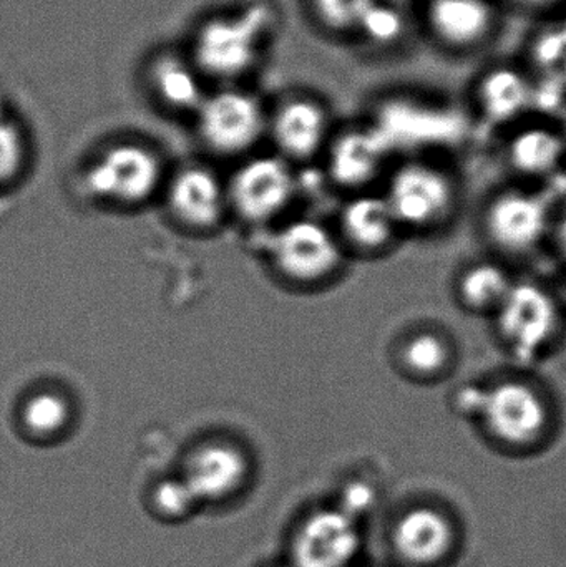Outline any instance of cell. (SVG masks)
<instances>
[{
	"label": "cell",
	"mask_w": 566,
	"mask_h": 567,
	"mask_svg": "<svg viewBox=\"0 0 566 567\" xmlns=\"http://www.w3.org/2000/svg\"><path fill=\"white\" fill-rule=\"evenodd\" d=\"M268 130L289 158L308 159L328 148L331 116L325 103L309 95L289 96L268 116Z\"/></svg>",
	"instance_id": "16"
},
{
	"label": "cell",
	"mask_w": 566,
	"mask_h": 567,
	"mask_svg": "<svg viewBox=\"0 0 566 567\" xmlns=\"http://www.w3.org/2000/svg\"><path fill=\"white\" fill-rule=\"evenodd\" d=\"M338 235L346 251L366 258L389 255L405 238L381 189L351 195L339 213Z\"/></svg>",
	"instance_id": "11"
},
{
	"label": "cell",
	"mask_w": 566,
	"mask_h": 567,
	"mask_svg": "<svg viewBox=\"0 0 566 567\" xmlns=\"http://www.w3.org/2000/svg\"><path fill=\"white\" fill-rule=\"evenodd\" d=\"M295 176L282 159H251L235 175L228 199L249 221H266L281 213L295 195Z\"/></svg>",
	"instance_id": "13"
},
{
	"label": "cell",
	"mask_w": 566,
	"mask_h": 567,
	"mask_svg": "<svg viewBox=\"0 0 566 567\" xmlns=\"http://www.w3.org/2000/svg\"><path fill=\"white\" fill-rule=\"evenodd\" d=\"M517 279L502 259H481L465 266L454 282V296L462 310L472 316L497 312Z\"/></svg>",
	"instance_id": "22"
},
{
	"label": "cell",
	"mask_w": 566,
	"mask_h": 567,
	"mask_svg": "<svg viewBox=\"0 0 566 567\" xmlns=\"http://www.w3.org/2000/svg\"><path fill=\"white\" fill-rule=\"evenodd\" d=\"M361 549L358 519L341 508L316 509L292 535L289 567H351Z\"/></svg>",
	"instance_id": "9"
},
{
	"label": "cell",
	"mask_w": 566,
	"mask_h": 567,
	"mask_svg": "<svg viewBox=\"0 0 566 567\" xmlns=\"http://www.w3.org/2000/svg\"><path fill=\"white\" fill-rule=\"evenodd\" d=\"M375 0H309L316 22L335 35H358Z\"/></svg>",
	"instance_id": "24"
},
{
	"label": "cell",
	"mask_w": 566,
	"mask_h": 567,
	"mask_svg": "<svg viewBox=\"0 0 566 567\" xmlns=\"http://www.w3.org/2000/svg\"><path fill=\"white\" fill-rule=\"evenodd\" d=\"M326 156L332 182L351 195L381 189L392 166L389 140L375 126H356L332 136Z\"/></svg>",
	"instance_id": "10"
},
{
	"label": "cell",
	"mask_w": 566,
	"mask_h": 567,
	"mask_svg": "<svg viewBox=\"0 0 566 567\" xmlns=\"http://www.w3.org/2000/svg\"><path fill=\"white\" fill-rule=\"evenodd\" d=\"M462 410L488 440L508 452L541 449L554 432L550 395L528 377L507 375L462 393Z\"/></svg>",
	"instance_id": "1"
},
{
	"label": "cell",
	"mask_w": 566,
	"mask_h": 567,
	"mask_svg": "<svg viewBox=\"0 0 566 567\" xmlns=\"http://www.w3.org/2000/svg\"><path fill=\"white\" fill-rule=\"evenodd\" d=\"M228 195L222 183L208 169L193 166L183 169L173 179L169 188V205L173 213L186 225L195 228H212L222 221Z\"/></svg>",
	"instance_id": "20"
},
{
	"label": "cell",
	"mask_w": 566,
	"mask_h": 567,
	"mask_svg": "<svg viewBox=\"0 0 566 567\" xmlns=\"http://www.w3.org/2000/svg\"><path fill=\"white\" fill-rule=\"evenodd\" d=\"M145 82L153 99L169 112L193 113L206 99V79L188 53L156 52L146 63Z\"/></svg>",
	"instance_id": "18"
},
{
	"label": "cell",
	"mask_w": 566,
	"mask_h": 567,
	"mask_svg": "<svg viewBox=\"0 0 566 567\" xmlns=\"http://www.w3.org/2000/svg\"><path fill=\"white\" fill-rule=\"evenodd\" d=\"M512 6L518 9L531 10V12H548L564 6L566 0H508Z\"/></svg>",
	"instance_id": "30"
},
{
	"label": "cell",
	"mask_w": 566,
	"mask_h": 567,
	"mask_svg": "<svg viewBox=\"0 0 566 567\" xmlns=\"http://www.w3.org/2000/svg\"><path fill=\"white\" fill-rule=\"evenodd\" d=\"M27 158V140L12 110L0 99V186L13 182Z\"/></svg>",
	"instance_id": "26"
},
{
	"label": "cell",
	"mask_w": 566,
	"mask_h": 567,
	"mask_svg": "<svg viewBox=\"0 0 566 567\" xmlns=\"http://www.w3.org/2000/svg\"><path fill=\"white\" fill-rule=\"evenodd\" d=\"M558 126H560L562 133H564L565 138H566V109H565V113H564V123H562V125H558Z\"/></svg>",
	"instance_id": "33"
},
{
	"label": "cell",
	"mask_w": 566,
	"mask_h": 567,
	"mask_svg": "<svg viewBox=\"0 0 566 567\" xmlns=\"http://www.w3.org/2000/svg\"><path fill=\"white\" fill-rule=\"evenodd\" d=\"M557 208L534 186L517 185L488 196L481 231L502 261L527 259L552 245Z\"/></svg>",
	"instance_id": "5"
},
{
	"label": "cell",
	"mask_w": 566,
	"mask_h": 567,
	"mask_svg": "<svg viewBox=\"0 0 566 567\" xmlns=\"http://www.w3.org/2000/svg\"><path fill=\"white\" fill-rule=\"evenodd\" d=\"M405 32H408V22L402 13V6L391 0H375L374 6L362 20L358 35L369 45L385 49L401 42Z\"/></svg>",
	"instance_id": "23"
},
{
	"label": "cell",
	"mask_w": 566,
	"mask_h": 567,
	"mask_svg": "<svg viewBox=\"0 0 566 567\" xmlns=\"http://www.w3.org/2000/svg\"><path fill=\"white\" fill-rule=\"evenodd\" d=\"M550 246L555 249L564 266H566V203L562 208H557Z\"/></svg>",
	"instance_id": "29"
},
{
	"label": "cell",
	"mask_w": 566,
	"mask_h": 567,
	"mask_svg": "<svg viewBox=\"0 0 566 567\" xmlns=\"http://www.w3.org/2000/svg\"><path fill=\"white\" fill-rule=\"evenodd\" d=\"M429 35L449 52H474L497 29V9L491 0H425Z\"/></svg>",
	"instance_id": "12"
},
{
	"label": "cell",
	"mask_w": 566,
	"mask_h": 567,
	"mask_svg": "<svg viewBox=\"0 0 566 567\" xmlns=\"http://www.w3.org/2000/svg\"><path fill=\"white\" fill-rule=\"evenodd\" d=\"M457 363V349L444 330L422 327L412 330L395 349V365L419 383L445 379Z\"/></svg>",
	"instance_id": "21"
},
{
	"label": "cell",
	"mask_w": 566,
	"mask_h": 567,
	"mask_svg": "<svg viewBox=\"0 0 566 567\" xmlns=\"http://www.w3.org/2000/svg\"><path fill=\"white\" fill-rule=\"evenodd\" d=\"M381 192L405 238L444 231L461 208V186L454 173L421 156L392 163Z\"/></svg>",
	"instance_id": "3"
},
{
	"label": "cell",
	"mask_w": 566,
	"mask_h": 567,
	"mask_svg": "<svg viewBox=\"0 0 566 567\" xmlns=\"http://www.w3.org/2000/svg\"><path fill=\"white\" fill-rule=\"evenodd\" d=\"M249 476L245 453L229 443H208L193 452L182 480L199 505H218L238 496Z\"/></svg>",
	"instance_id": "15"
},
{
	"label": "cell",
	"mask_w": 566,
	"mask_h": 567,
	"mask_svg": "<svg viewBox=\"0 0 566 567\" xmlns=\"http://www.w3.org/2000/svg\"><path fill=\"white\" fill-rule=\"evenodd\" d=\"M534 96L527 73L514 66L485 70L475 86V102L485 122L511 130L521 125L534 105Z\"/></svg>",
	"instance_id": "19"
},
{
	"label": "cell",
	"mask_w": 566,
	"mask_h": 567,
	"mask_svg": "<svg viewBox=\"0 0 566 567\" xmlns=\"http://www.w3.org/2000/svg\"><path fill=\"white\" fill-rule=\"evenodd\" d=\"M162 163L158 156L136 143H122L106 150L85 175L92 195L120 205L146 202L158 188Z\"/></svg>",
	"instance_id": "8"
},
{
	"label": "cell",
	"mask_w": 566,
	"mask_h": 567,
	"mask_svg": "<svg viewBox=\"0 0 566 567\" xmlns=\"http://www.w3.org/2000/svg\"><path fill=\"white\" fill-rule=\"evenodd\" d=\"M560 292V290H558ZM562 299H564L565 306H566V266H565V284H564V290L560 292Z\"/></svg>",
	"instance_id": "32"
},
{
	"label": "cell",
	"mask_w": 566,
	"mask_h": 567,
	"mask_svg": "<svg viewBox=\"0 0 566 567\" xmlns=\"http://www.w3.org/2000/svg\"><path fill=\"white\" fill-rule=\"evenodd\" d=\"M278 27V13L268 2L208 17L193 33L192 56L206 80L238 85L258 69Z\"/></svg>",
	"instance_id": "2"
},
{
	"label": "cell",
	"mask_w": 566,
	"mask_h": 567,
	"mask_svg": "<svg viewBox=\"0 0 566 567\" xmlns=\"http://www.w3.org/2000/svg\"><path fill=\"white\" fill-rule=\"evenodd\" d=\"M372 505H374V493L369 488V485H366V483H352V485L346 488L341 505L338 508L348 513L352 518L358 519V516L361 513L369 512Z\"/></svg>",
	"instance_id": "28"
},
{
	"label": "cell",
	"mask_w": 566,
	"mask_h": 567,
	"mask_svg": "<svg viewBox=\"0 0 566 567\" xmlns=\"http://www.w3.org/2000/svg\"><path fill=\"white\" fill-rule=\"evenodd\" d=\"M152 499L156 515L169 522L186 518L195 512L196 506H199L192 489L182 478L159 483L153 492Z\"/></svg>",
	"instance_id": "27"
},
{
	"label": "cell",
	"mask_w": 566,
	"mask_h": 567,
	"mask_svg": "<svg viewBox=\"0 0 566 567\" xmlns=\"http://www.w3.org/2000/svg\"><path fill=\"white\" fill-rule=\"evenodd\" d=\"M276 266L292 281L318 284L338 275L349 252L338 231L315 219L289 223L271 243Z\"/></svg>",
	"instance_id": "7"
},
{
	"label": "cell",
	"mask_w": 566,
	"mask_h": 567,
	"mask_svg": "<svg viewBox=\"0 0 566 567\" xmlns=\"http://www.w3.org/2000/svg\"><path fill=\"white\" fill-rule=\"evenodd\" d=\"M70 420V405L62 395L40 392L30 396L22 409V423L33 435H55Z\"/></svg>",
	"instance_id": "25"
},
{
	"label": "cell",
	"mask_w": 566,
	"mask_h": 567,
	"mask_svg": "<svg viewBox=\"0 0 566 567\" xmlns=\"http://www.w3.org/2000/svg\"><path fill=\"white\" fill-rule=\"evenodd\" d=\"M504 159L521 185L550 182L566 168V138L552 123H521L505 140Z\"/></svg>",
	"instance_id": "14"
},
{
	"label": "cell",
	"mask_w": 566,
	"mask_h": 567,
	"mask_svg": "<svg viewBox=\"0 0 566 567\" xmlns=\"http://www.w3.org/2000/svg\"><path fill=\"white\" fill-rule=\"evenodd\" d=\"M203 142L219 155L248 152L268 130V113L258 95L241 85H219L195 113Z\"/></svg>",
	"instance_id": "6"
},
{
	"label": "cell",
	"mask_w": 566,
	"mask_h": 567,
	"mask_svg": "<svg viewBox=\"0 0 566 567\" xmlns=\"http://www.w3.org/2000/svg\"><path fill=\"white\" fill-rule=\"evenodd\" d=\"M391 539L392 548L409 566L435 567L454 551L457 532L441 509L418 506L395 522Z\"/></svg>",
	"instance_id": "17"
},
{
	"label": "cell",
	"mask_w": 566,
	"mask_h": 567,
	"mask_svg": "<svg viewBox=\"0 0 566 567\" xmlns=\"http://www.w3.org/2000/svg\"><path fill=\"white\" fill-rule=\"evenodd\" d=\"M560 292L534 279H517L492 316L504 349L518 362L532 363L552 352L565 329Z\"/></svg>",
	"instance_id": "4"
},
{
	"label": "cell",
	"mask_w": 566,
	"mask_h": 567,
	"mask_svg": "<svg viewBox=\"0 0 566 567\" xmlns=\"http://www.w3.org/2000/svg\"><path fill=\"white\" fill-rule=\"evenodd\" d=\"M391 2L398 3V6L404 7L405 3L421 2V0H391ZM422 2H425V0H422Z\"/></svg>",
	"instance_id": "31"
}]
</instances>
